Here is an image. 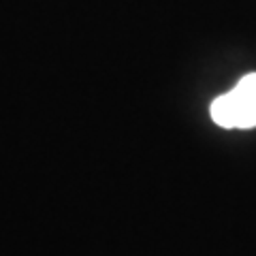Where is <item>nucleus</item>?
I'll use <instances>...</instances> for the list:
<instances>
[{"instance_id": "f257e3e1", "label": "nucleus", "mask_w": 256, "mask_h": 256, "mask_svg": "<svg viewBox=\"0 0 256 256\" xmlns=\"http://www.w3.org/2000/svg\"><path fill=\"white\" fill-rule=\"evenodd\" d=\"M212 120L222 128L256 126V73L239 79V84L212 102Z\"/></svg>"}]
</instances>
